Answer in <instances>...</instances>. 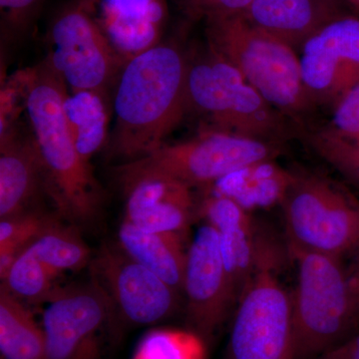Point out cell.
I'll list each match as a JSON object with an SVG mask.
<instances>
[{"label": "cell", "mask_w": 359, "mask_h": 359, "mask_svg": "<svg viewBox=\"0 0 359 359\" xmlns=\"http://www.w3.org/2000/svg\"><path fill=\"white\" fill-rule=\"evenodd\" d=\"M187 70L188 57L171 40L125 63L115 82L109 159L126 164L166 143L186 116Z\"/></svg>", "instance_id": "6da1fadb"}, {"label": "cell", "mask_w": 359, "mask_h": 359, "mask_svg": "<svg viewBox=\"0 0 359 359\" xmlns=\"http://www.w3.org/2000/svg\"><path fill=\"white\" fill-rule=\"evenodd\" d=\"M34 68L25 113L41 161L47 196L59 216L87 223L100 209L102 191L68 129L63 108L67 86L45 59Z\"/></svg>", "instance_id": "7a4b0ae2"}, {"label": "cell", "mask_w": 359, "mask_h": 359, "mask_svg": "<svg viewBox=\"0 0 359 359\" xmlns=\"http://www.w3.org/2000/svg\"><path fill=\"white\" fill-rule=\"evenodd\" d=\"M207 46L230 63L245 81L302 130L314 109L294 47L257 27L244 14L205 20Z\"/></svg>", "instance_id": "3957f363"}, {"label": "cell", "mask_w": 359, "mask_h": 359, "mask_svg": "<svg viewBox=\"0 0 359 359\" xmlns=\"http://www.w3.org/2000/svg\"><path fill=\"white\" fill-rule=\"evenodd\" d=\"M214 130L257 140L282 144L301 129L264 100L240 72L207 46L188 58L186 115Z\"/></svg>", "instance_id": "277c9868"}, {"label": "cell", "mask_w": 359, "mask_h": 359, "mask_svg": "<svg viewBox=\"0 0 359 359\" xmlns=\"http://www.w3.org/2000/svg\"><path fill=\"white\" fill-rule=\"evenodd\" d=\"M297 266L292 299L297 359H318L349 339L359 325L340 257L290 250Z\"/></svg>", "instance_id": "5b68a950"}, {"label": "cell", "mask_w": 359, "mask_h": 359, "mask_svg": "<svg viewBox=\"0 0 359 359\" xmlns=\"http://www.w3.org/2000/svg\"><path fill=\"white\" fill-rule=\"evenodd\" d=\"M282 145L224 133L201 130L189 140L168 144L141 159L116 167L124 187L144 177H167L185 185L210 187L233 172L261 161L276 160Z\"/></svg>", "instance_id": "8992f818"}, {"label": "cell", "mask_w": 359, "mask_h": 359, "mask_svg": "<svg viewBox=\"0 0 359 359\" xmlns=\"http://www.w3.org/2000/svg\"><path fill=\"white\" fill-rule=\"evenodd\" d=\"M282 205L290 250L340 257L359 248V202L316 175L295 174Z\"/></svg>", "instance_id": "52a82bcc"}, {"label": "cell", "mask_w": 359, "mask_h": 359, "mask_svg": "<svg viewBox=\"0 0 359 359\" xmlns=\"http://www.w3.org/2000/svg\"><path fill=\"white\" fill-rule=\"evenodd\" d=\"M96 1L69 0L49 22L45 60L68 91L108 92L124 66L96 20Z\"/></svg>", "instance_id": "ba28073f"}, {"label": "cell", "mask_w": 359, "mask_h": 359, "mask_svg": "<svg viewBox=\"0 0 359 359\" xmlns=\"http://www.w3.org/2000/svg\"><path fill=\"white\" fill-rule=\"evenodd\" d=\"M276 264L273 245L238 299L229 359H297L292 299L276 276Z\"/></svg>", "instance_id": "9c48e42d"}, {"label": "cell", "mask_w": 359, "mask_h": 359, "mask_svg": "<svg viewBox=\"0 0 359 359\" xmlns=\"http://www.w3.org/2000/svg\"><path fill=\"white\" fill-rule=\"evenodd\" d=\"M41 325L47 359H101L114 304L96 282L56 289L47 299Z\"/></svg>", "instance_id": "30bf717a"}, {"label": "cell", "mask_w": 359, "mask_h": 359, "mask_svg": "<svg viewBox=\"0 0 359 359\" xmlns=\"http://www.w3.org/2000/svg\"><path fill=\"white\" fill-rule=\"evenodd\" d=\"M302 81L316 105H337L359 83V18L341 14L299 46Z\"/></svg>", "instance_id": "8fae6325"}, {"label": "cell", "mask_w": 359, "mask_h": 359, "mask_svg": "<svg viewBox=\"0 0 359 359\" xmlns=\"http://www.w3.org/2000/svg\"><path fill=\"white\" fill-rule=\"evenodd\" d=\"M95 280L109 295L125 320L153 325L178 309L180 292L121 248H103L92 263Z\"/></svg>", "instance_id": "7c38bea8"}, {"label": "cell", "mask_w": 359, "mask_h": 359, "mask_svg": "<svg viewBox=\"0 0 359 359\" xmlns=\"http://www.w3.org/2000/svg\"><path fill=\"white\" fill-rule=\"evenodd\" d=\"M183 292L191 330L210 339L226 320L236 297L222 257L218 231L205 223L187 252Z\"/></svg>", "instance_id": "4fadbf2b"}, {"label": "cell", "mask_w": 359, "mask_h": 359, "mask_svg": "<svg viewBox=\"0 0 359 359\" xmlns=\"http://www.w3.org/2000/svg\"><path fill=\"white\" fill-rule=\"evenodd\" d=\"M95 16L125 65L163 41L169 0H97Z\"/></svg>", "instance_id": "5bb4252c"}, {"label": "cell", "mask_w": 359, "mask_h": 359, "mask_svg": "<svg viewBox=\"0 0 359 359\" xmlns=\"http://www.w3.org/2000/svg\"><path fill=\"white\" fill-rule=\"evenodd\" d=\"M125 221L142 230L185 235L195 208L192 188L167 177H144L124 187Z\"/></svg>", "instance_id": "9a60e30c"}, {"label": "cell", "mask_w": 359, "mask_h": 359, "mask_svg": "<svg viewBox=\"0 0 359 359\" xmlns=\"http://www.w3.org/2000/svg\"><path fill=\"white\" fill-rule=\"evenodd\" d=\"M41 192L47 196L39 151L30 129L18 125L0 135V218L34 209Z\"/></svg>", "instance_id": "2e32d148"}, {"label": "cell", "mask_w": 359, "mask_h": 359, "mask_svg": "<svg viewBox=\"0 0 359 359\" xmlns=\"http://www.w3.org/2000/svg\"><path fill=\"white\" fill-rule=\"evenodd\" d=\"M341 14L337 0H252L244 16L252 25L297 49Z\"/></svg>", "instance_id": "e0dca14e"}, {"label": "cell", "mask_w": 359, "mask_h": 359, "mask_svg": "<svg viewBox=\"0 0 359 359\" xmlns=\"http://www.w3.org/2000/svg\"><path fill=\"white\" fill-rule=\"evenodd\" d=\"M295 174L276 164L261 161L233 172L208 187L210 193L237 202L248 212L282 205Z\"/></svg>", "instance_id": "ac0fdd59"}, {"label": "cell", "mask_w": 359, "mask_h": 359, "mask_svg": "<svg viewBox=\"0 0 359 359\" xmlns=\"http://www.w3.org/2000/svg\"><path fill=\"white\" fill-rule=\"evenodd\" d=\"M119 245L134 261L180 294L183 292L187 252L182 236L142 230L124 219L119 230Z\"/></svg>", "instance_id": "d6986e66"}, {"label": "cell", "mask_w": 359, "mask_h": 359, "mask_svg": "<svg viewBox=\"0 0 359 359\" xmlns=\"http://www.w3.org/2000/svg\"><path fill=\"white\" fill-rule=\"evenodd\" d=\"M107 94L100 90L68 91L63 103L75 147L88 164L97 153L105 150L109 141L111 110Z\"/></svg>", "instance_id": "ffe728a7"}, {"label": "cell", "mask_w": 359, "mask_h": 359, "mask_svg": "<svg viewBox=\"0 0 359 359\" xmlns=\"http://www.w3.org/2000/svg\"><path fill=\"white\" fill-rule=\"evenodd\" d=\"M1 359H47L43 328L20 299L0 289Z\"/></svg>", "instance_id": "44dd1931"}, {"label": "cell", "mask_w": 359, "mask_h": 359, "mask_svg": "<svg viewBox=\"0 0 359 359\" xmlns=\"http://www.w3.org/2000/svg\"><path fill=\"white\" fill-rule=\"evenodd\" d=\"M54 273L77 271L89 263L90 250L76 231L54 222L29 245Z\"/></svg>", "instance_id": "7402d4cb"}, {"label": "cell", "mask_w": 359, "mask_h": 359, "mask_svg": "<svg viewBox=\"0 0 359 359\" xmlns=\"http://www.w3.org/2000/svg\"><path fill=\"white\" fill-rule=\"evenodd\" d=\"M57 219L33 209L0 222V278L4 280L26 248Z\"/></svg>", "instance_id": "603a6c76"}, {"label": "cell", "mask_w": 359, "mask_h": 359, "mask_svg": "<svg viewBox=\"0 0 359 359\" xmlns=\"http://www.w3.org/2000/svg\"><path fill=\"white\" fill-rule=\"evenodd\" d=\"M58 276L27 247L15 259L1 285L20 301L43 302L57 289L54 280Z\"/></svg>", "instance_id": "cb8c5ba5"}, {"label": "cell", "mask_w": 359, "mask_h": 359, "mask_svg": "<svg viewBox=\"0 0 359 359\" xmlns=\"http://www.w3.org/2000/svg\"><path fill=\"white\" fill-rule=\"evenodd\" d=\"M132 359H207V347L193 330L156 328L142 337Z\"/></svg>", "instance_id": "d4e9b609"}, {"label": "cell", "mask_w": 359, "mask_h": 359, "mask_svg": "<svg viewBox=\"0 0 359 359\" xmlns=\"http://www.w3.org/2000/svg\"><path fill=\"white\" fill-rule=\"evenodd\" d=\"M302 134L316 154L359 186V143L340 138L327 127Z\"/></svg>", "instance_id": "484cf974"}, {"label": "cell", "mask_w": 359, "mask_h": 359, "mask_svg": "<svg viewBox=\"0 0 359 359\" xmlns=\"http://www.w3.org/2000/svg\"><path fill=\"white\" fill-rule=\"evenodd\" d=\"M34 67L25 68L6 78L0 91V135L20 125V115L26 112L34 79Z\"/></svg>", "instance_id": "4316f807"}, {"label": "cell", "mask_w": 359, "mask_h": 359, "mask_svg": "<svg viewBox=\"0 0 359 359\" xmlns=\"http://www.w3.org/2000/svg\"><path fill=\"white\" fill-rule=\"evenodd\" d=\"M45 0H0L2 39L20 43L27 39L39 20Z\"/></svg>", "instance_id": "83f0119b"}, {"label": "cell", "mask_w": 359, "mask_h": 359, "mask_svg": "<svg viewBox=\"0 0 359 359\" xmlns=\"http://www.w3.org/2000/svg\"><path fill=\"white\" fill-rule=\"evenodd\" d=\"M189 22L244 14L252 0H172Z\"/></svg>", "instance_id": "f1b7e54d"}, {"label": "cell", "mask_w": 359, "mask_h": 359, "mask_svg": "<svg viewBox=\"0 0 359 359\" xmlns=\"http://www.w3.org/2000/svg\"><path fill=\"white\" fill-rule=\"evenodd\" d=\"M327 128L340 138L359 143V83L334 106L332 123Z\"/></svg>", "instance_id": "f546056e"}, {"label": "cell", "mask_w": 359, "mask_h": 359, "mask_svg": "<svg viewBox=\"0 0 359 359\" xmlns=\"http://www.w3.org/2000/svg\"><path fill=\"white\" fill-rule=\"evenodd\" d=\"M318 359H359V334L349 337Z\"/></svg>", "instance_id": "4dcf8cb0"}, {"label": "cell", "mask_w": 359, "mask_h": 359, "mask_svg": "<svg viewBox=\"0 0 359 359\" xmlns=\"http://www.w3.org/2000/svg\"><path fill=\"white\" fill-rule=\"evenodd\" d=\"M348 280L351 295H353L354 308H355L356 316H358L359 323V256L358 261L354 264L353 271L348 273Z\"/></svg>", "instance_id": "1f68e13d"}, {"label": "cell", "mask_w": 359, "mask_h": 359, "mask_svg": "<svg viewBox=\"0 0 359 359\" xmlns=\"http://www.w3.org/2000/svg\"><path fill=\"white\" fill-rule=\"evenodd\" d=\"M347 1L351 2V4H353L354 6L359 8V0H347Z\"/></svg>", "instance_id": "d6a6232c"}]
</instances>
